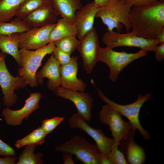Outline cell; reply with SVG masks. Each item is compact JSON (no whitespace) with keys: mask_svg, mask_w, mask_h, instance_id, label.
<instances>
[{"mask_svg":"<svg viewBox=\"0 0 164 164\" xmlns=\"http://www.w3.org/2000/svg\"><path fill=\"white\" fill-rule=\"evenodd\" d=\"M133 7L130 12L132 32L145 39H156L164 29V1Z\"/></svg>","mask_w":164,"mask_h":164,"instance_id":"obj_1","label":"cell"},{"mask_svg":"<svg viewBox=\"0 0 164 164\" xmlns=\"http://www.w3.org/2000/svg\"><path fill=\"white\" fill-rule=\"evenodd\" d=\"M132 6L125 0H116L110 4L99 7L95 17L100 18L107 28V31L114 29L120 32L122 24L125 27L127 32L132 28L130 20V12Z\"/></svg>","mask_w":164,"mask_h":164,"instance_id":"obj_2","label":"cell"},{"mask_svg":"<svg viewBox=\"0 0 164 164\" xmlns=\"http://www.w3.org/2000/svg\"><path fill=\"white\" fill-rule=\"evenodd\" d=\"M55 47L54 43L50 42L35 50L19 49L20 64L18 73L26 85L32 88L38 86L35 77L37 71L44 57L47 54L52 53Z\"/></svg>","mask_w":164,"mask_h":164,"instance_id":"obj_3","label":"cell"},{"mask_svg":"<svg viewBox=\"0 0 164 164\" xmlns=\"http://www.w3.org/2000/svg\"><path fill=\"white\" fill-rule=\"evenodd\" d=\"M147 52L141 49L136 53H128L116 51L106 46L100 47L97 61L104 63L108 66L110 70L108 78L115 82L119 73L126 66L135 60L146 56Z\"/></svg>","mask_w":164,"mask_h":164,"instance_id":"obj_4","label":"cell"},{"mask_svg":"<svg viewBox=\"0 0 164 164\" xmlns=\"http://www.w3.org/2000/svg\"><path fill=\"white\" fill-rule=\"evenodd\" d=\"M98 94L101 99L106 104H108L117 110L121 116L126 118L129 120L134 131L137 129L143 138L146 140L150 139L149 132L142 126L139 120V114L143 104L151 99L152 95L151 93L143 95L138 94L135 101L130 104L122 105L118 104L106 96L102 91L96 87Z\"/></svg>","mask_w":164,"mask_h":164,"instance_id":"obj_5","label":"cell"},{"mask_svg":"<svg viewBox=\"0 0 164 164\" xmlns=\"http://www.w3.org/2000/svg\"><path fill=\"white\" fill-rule=\"evenodd\" d=\"M54 150L71 153L75 156L77 160L85 164H100V153L97 145L90 144L79 135H75L70 140L56 146Z\"/></svg>","mask_w":164,"mask_h":164,"instance_id":"obj_6","label":"cell"},{"mask_svg":"<svg viewBox=\"0 0 164 164\" xmlns=\"http://www.w3.org/2000/svg\"><path fill=\"white\" fill-rule=\"evenodd\" d=\"M102 41L106 47L112 49L118 46L134 47L147 52H154L159 44L156 39H145L136 35L132 32L121 33L113 30L105 32L103 36Z\"/></svg>","mask_w":164,"mask_h":164,"instance_id":"obj_7","label":"cell"},{"mask_svg":"<svg viewBox=\"0 0 164 164\" xmlns=\"http://www.w3.org/2000/svg\"><path fill=\"white\" fill-rule=\"evenodd\" d=\"M5 56L0 52V86L3 94L2 102L6 107L11 108L17 104L18 98L14 91L24 88L26 85L19 76L13 77L9 73L5 60Z\"/></svg>","mask_w":164,"mask_h":164,"instance_id":"obj_8","label":"cell"},{"mask_svg":"<svg viewBox=\"0 0 164 164\" xmlns=\"http://www.w3.org/2000/svg\"><path fill=\"white\" fill-rule=\"evenodd\" d=\"M99 115L100 122L109 127L115 141L120 143L125 139L132 129L129 121H124L119 112L107 104L102 106Z\"/></svg>","mask_w":164,"mask_h":164,"instance_id":"obj_9","label":"cell"},{"mask_svg":"<svg viewBox=\"0 0 164 164\" xmlns=\"http://www.w3.org/2000/svg\"><path fill=\"white\" fill-rule=\"evenodd\" d=\"M79 40L77 50L82 58L84 70L89 74L97 62V56L100 47L95 28L94 26Z\"/></svg>","mask_w":164,"mask_h":164,"instance_id":"obj_10","label":"cell"},{"mask_svg":"<svg viewBox=\"0 0 164 164\" xmlns=\"http://www.w3.org/2000/svg\"><path fill=\"white\" fill-rule=\"evenodd\" d=\"M42 95L40 92L30 93L29 97L24 101V105L21 108L13 110L10 108L2 109L1 116L7 125L16 126L21 125L24 119L27 120L30 115L39 108V103Z\"/></svg>","mask_w":164,"mask_h":164,"instance_id":"obj_11","label":"cell"},{"mask_svg":"<svg viewBox=\"0 0 164 164\" xmlns=\"http://www.w3.org/2000/svg\"><path fill=\"white\" fill-rule=\"evenodd\" d=\"M68 121L71 128L80 129L91 136L96 142L101 154L107 155L110 152L111 145L115 141L113 138L105 136L101 129L90 126L77 113L73 114Z\"/></svg>","mask_w":164,"mask_h":164,"instance_id":"obj_12","label":"cell"},{"mask_svg":"<svg viewBox=\"0 0 164 164\" xmlns=\"http://www.w3.org/2000/svg\"><path fill=\"white\" fill-rule=\"evenodd\" d=\"M56 96L68 99L75 105L78 113L86 121H91L93 99L84 91H75L59 87L53 92Z\"/></svg>","mask_w":164,"mask_h":164,"instance_id":"obj_13","label":"cell"},{"mask_svg":"<svg viewBox=\"0 0 164 164\" xmlns=\"http://www.w3.org/2000/svg\"><path fill=\"white\" fill-rule=\"evenodd\" d=\"M56 23L38 28H32L20 33L19 48L29 50L40 49L49 43V37Z\"/></svg>","mask_w":164,"mask_h":164,"instance_id":"obj_14","label":"cell"},{"mask_svg":"<svg viewBox=\"0 0 164 164\" xmlns=\"http://www.w3.org/2000/svg\"><path fill=\"white\" fill-rule=\"evenodd\" d=\"M60 15L51 1L42 5L22 19L31 28H38L56 23Z\"/></svg>","mask_w":164,"mask_h":164,"instance_id":"obj_15","label":"cell"},{"mask_svg":"<svg viewBox=\"0 0 164 164\" xmlns=\"http://www.w3.org/2000/svg\"><path fill=\"white\" fill-rule=\"evenodd\" d=\"M78 58V56H73L69 63L60 66L61 86L64 88L75 91H84L86 85L77 76Z\"/></svg>","mask_w":164,"mask_h":164,"instance_id":"obj_16","label":"cell"},{"mask_svg":"<svg viewBox=\"0 0 164 164\" xmlns=\"http://www.w3.org/2000/svg\"><path fill=\"white\" fill-rule=\"evenodd\" d=\"M99 6L94 1L86 4L75 14V22L77 33L76 36L80 39L94 27L96 14Z\"/></svg>","mask_w":164,"mask_h":164,"instance_id":"obj_17","label":"cell"},{"mask_svg":"<svg viewBox=\"0 0 164 164\" xmlns=\"http://www.w3.org/2000/svg\"><path fill=\"white\" fill-rule=\"evenodd\" d=\"M60 65L52 53L41 70L37 72L36 79L38 84L42 85L44 77L48 79L47 85L49 90L53 92L61 85Z\"/></svg>","mask_w":164,"mask_h":164,"instance_id":"obj_18","label":"cell"},{"mask_svg":"<svg viewBox=\"0 0 164 164\" xmlns=\"http://www.w3.org/2000/svg\"><path fill=\"white\" fill-rule=\"evenodd\" d=\"M135 132L132 129L126 138L120 142L119 149L123 154L128 164H143L146 161L145 150L135 142Z\"/></svg>","mask_w":164,"mask_h":164,"instance_id":"obj_19","label":"cell"},{"mask_svg":"<svg viewBox=\"0 0 164 164\" xmlns=\"http://www.w3.org/2000/svg\"><path fill=\"white\" fill-rule=\"evenodd\" d=\"M20 33L10 35H0V50L4 53L11 56L19 66L20 59L19 45Z\"/></svg>","mask_w":164,"mask_h":164,"instance_id":"obj_20","label":"cell"},{"mask_svg":"<svg viewBox=\"0 0 164 164\" xmlns=\"http://www.w3.org/2000/svg\"><path fill=\"white\" fill-rule=\"evenodd\" d=\"M77 29L75 22L62 17L57 19L56 23L50 34L49 43H54L65 37L76 36Z\"/></svg>","mask_w":164,"mask_h":164,"instance_id":"obj_21","label":"cell"},{"mask_svg":"<svg viewBox=\"0 0 164 164\" xmlns=\"http://www.w3.org/2000/svg\"><path fill=\"white\" fill-rule=\"evenodd\" d=\"M54 7L62 17L75 22L76 12L83 6L81 0H52Z\"/></svg>","mask_w":164,"mask_h":164,"instance_id":"obj_22","label":"cell"},{"mask_svg":"<svg viewBox=\"0 0 164 164\" xmlns=\"http://www.w3.org/2000/svg\"><path fill=\"white\" fill-rule=\"evenodd\" d=\"M25 0H1L0 22H9L16 16L20 5Z\"/></svg>","mask_w":164,"mask_h":164,"instance_id":"obj_23","label":"cell"},{"mask_svg":"<svg viewBox=\"0 0 164 164\" xmlns=\"http://www.w3.org/2000/svg\"><path fill=\"white\" fill-rule=\"evenodd\" d=\"M47 135L41 126H39L23 138L17 141L15 146L19 149L28 145H40L44 143Z\"/></svg>","mask_w":164,"mask_h":164,"instance_id":"obj_24","label":"cell"},{"mask_svg":"<svg viewBox=\"0 0 164 164\" xmlns=\"http://www.w3.org/2000/svg\"><path fill=\"white\" fill-rule=\"evenodd\" d=\"M31 28L22 19L17 17L10 22H0V35H9L15 33H21Z\"/></svg>","mask_w":164,"mask_h":164,"instance_id":"obj_25","label":"cell"},{"mask_svg":"<svg viewBox=\"0 0 164 164\" xmlns=\"http://www.w3.org/2000/svg\"><path fill=\"white\" fill-rule=\"evenodd\" d=\"M36 146L30 145L25 146L18 158L16 164H43V154L41 152L34 153Z\"/></svg>","mask_w":164,"mask_h":164,"instance_id":"obj_26","label":"cell"},{"mask_svg":"<svg viewBox=\"0 0 164 164\" xmlns=\"http://www.w3.org/2000/svg\"><path fill=\"white\" fill-rule=\"evenodd\" d=\"M52 0H25L20 5L16 16L22 19L27 15Z\"/></svg>","mask_w":164,"mask_h":164,"instance_id":"obj_27","label":"cell"},{"mask_svg":"<svg viewBox=\"0 0 164 164\" xmlns=\"http://www.w3.org/2000/svg\"><path fill=\"white\" fill-rule=\"evenodd\" d=\"M79 42L76 36L73 35L63 37L54 43L56 47L70 55L77 49Z\"/></svg>","mask_w":164,"mask_h":164,"instance_id":"obj_28","label":"cell"},{"mask_svg":"<svg viewBox=\"0 0 164 164\" xmlns=\"http://www.w3.org/2000/svg\"><path fill=\"white\" fill-rule=\"evenodd\" d=\"M119 143L117 142H114L107 156L112 164H128L123 154L118 149Z\"/></svg>","mask_w":164,"mask_h":164,"instance_id":"obj_29","label":"cell"},{"mask_svg":"<svg viewBox=\"0 0 164 164\" xmlns=\"http://www.w3.org/2000/svg\"><path fill=\"white\" fill-rule=\"evenodd\" d=\"M64 119V118L62 117H55L44 119L42 121L41 126L48 134L53 132Z\"/></svg>","mask_w":164,"mask_h":164,"instance_id":"obj_30","label":"cell"},{"mask_svg":"<svg viewBox=\"0 0 164 164\" xmlns=\"http://www.w3.org/2000/svg\"><path fill=\"white\" fill-rule=\"evenodd\" d=\"M54 56L60 66L65 65L70 61V55L55 46L52 52Z\"/></svg>","mask_w":164,"mask_h":164,"instance_id":"obj_31","label":"cell"},{"mask_svg":"<svg viewBox=\"0 0 164 164\" xmlns=\"http://www.w3.org/2000/svg\"><path fill=\"white\" fill-rule=\"evenodd\" d=\"M15 155V150L14 149L0 139V155L5 157Z\"/></svg>","mask_w":164,"mask_h":164,"instance_id":"obj_32","label":"cell"},{"mask_svg":"<svg viewBox=\"0 0 164 164\" xmlns=\"http://www.w3.org/2000/svg\"><path fill=\"white\" fill-rule=\"evenodd\" d=\"M132 7L134 6H144L151 5L164 0H125Z\"/></svg>","mask_w":164,"mask_h":164,"instance_id":"obj_33","label":"cell"},{"mask_svg":"<svg viewBox=\"0 0 164 164\" xmlns=\"http://www.w3.org/2000/svg\"><path fill=\"white\" fill-rule=\"evenodd\" d=\"M155 58L157 61H161L164 60V43L158 45L154 51Z\"/></svg>","mask_w":164,"mask_h":164,"instance_id":"obj_34","label":"cell"},{"mask_svg":"<svg viewBox=\"0 0 164 164\" xmlns=\"http://www.w3.org/2000/svg\"><path fill=\"white\" fill-rule=\"evenodd\" d=\"M17 158L15 156H6L5 158L0 157V164H15Z\"/></svg>","mask_w":164,"mask_h":164,"instance_id":"obj_35","label":"cell"},{"mask_svg":"<svg viewBox=\"0 0 164 164\" xmlns=\"http://www.w3.org/2000/svg\"><path fill=\"white\" fill-rule=\"evenodd\" d=\"M62 157L64 161V164H74L72 156L73 155L67 152L63 153Z\"/></svg>","mask_w":164,"mask_h":164,"instance_id":"obj_36","label":"cell"},{"mask_svg":"<svg viewBox=\"0 0 164 164\" xmlns=\"http://www.w3.org/2000/svg\"><path fill=\"white\" fill-rule=\"evenodd\" d=\"M99 159L100 164H112L107 155H104L100 153Z\"/></svg>","mask_w":164,"mask_h":164,"instance_id":"obj_37","label":"cell"},{"mask_svg":"<svg viewBox=\"0 0 164 164\" xmlns=\"http://www.w3.org/2000/svg\"><path fill=\"white\" fill-rule=\"evenodd\" d=\"M116 0H94L96 4L99 7L108 5Z\"/></svg>","mask_w":164,"mask_h":164,"instance_id":"obj_38","label":"cell"},{"mask_svg":"<svg viewBox=\"0 0 164 164\" xmlns=\"http://www.w3.org/2000/svg\"><path fill=\"white\" fill-rule=\"evenodd\" d=\"M159 44L164 43V29L158 34L156 39Z\"/></svg>","mask_w":164,"mask_h":164,"instance_id":"obj_39","label":"cell"},{"mask_svg":"<svg viewBox=\"0 0 164 164\" xmlns=\"http://www.w3.org/2000/svg\"><path fill=\"white\" fill-rule=\"evenodd\" d=\"M1 102L0 101V106H1Z\"/></svg>","mask_w":164,"mask_h":164,"instance_id":"obj_40","label":"cell"},{"mask_svg":"<svg viewBox=\"0 0 164 164\" xmlns=\"http://www.w3.org/2000/svg\"></svg>","mask_w":164,"mask_h":164,"instance_id":"obj_41","label":"cell"}]
</instances>
